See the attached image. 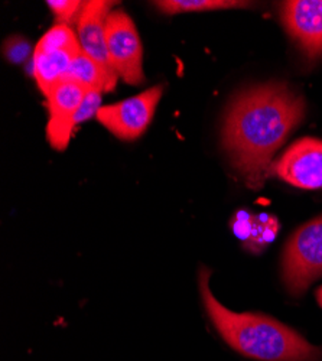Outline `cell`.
Segmentation results:
<instances>
[{
  "instance_id": "6da1fadb",
  "label": "cell",
  "mask_w": 322,
  "mask_h": 361,
  "mask_svg": "<svg viewBox=\"0 0 322 361\" xmlns=\"http://www.w3.org/2000/svg\"><path fill=\"white\" fill-rule=\"evenodd\" d=\"M305 102L286 84L247 88L230 103L223 146L246 184L259 190L276 150L304 118Z\"/></svg>"
},
{
  "instance_id": "7a4b0ae2",
  "label": "cell",
  "mask_w": 322,
  "mask_h": 361,
  "mask_svg": "<svg viewBox=\"0 0 322 361\" xmlns=\"http://www.w3.org/2000/svg\"><path fill=\"white\" fill-rule=\"evenodd\" d=\"M210 272L199 270L198 285L210 319L223 340L240 354L260 361H319L322 350L309 344L297 331L282 322L257 314H237L214 298Z\"/></svg>"
},
{
  "instance_id": "3957f363",
  "label": "cell",
  "mask_w": 322,
  "mask_h": 361,
  "mask_svg": "<svg viewBox=\"0 0 322 361\" xmlns=\"http://www.w3.org/2000/svg\"><path fill=\"white\" fill-rule=\"evenodd\" d=\"M282 274L285 286L297 296L322 276V216L299 227L289 238Z\"/></svg>"
},
{
  "instance_id": "277c9868",
  "label": "cell",
  "mask_w": 322,
  "mask_h": 361,
  "mask_svg": "<svg viewBox=\"0 0 322 361\" xmlns=\"http://www.w3.org/2000/svg\"><path fill=\"white\" fill-rule=\"evenodd\" d=\"M78 37L68 25H55L34 49L32 71L42 94L66 78L74 58L81 52Z\"/></svg>"
},
{
  "instance_id": "5b68a950",
  "label": "cell",
  "mask_w": 322,
  "mask_h": 361,
  "mask_svg": "<svg viewBox=\"0 0 322 361\" xmlns=\"http://www.w3.org/2000/svg\"><path fill=\"white\" fill-rule=\"evenodd\" d=\"M106 45L110 63L126 84L140 85L143 75V48L132 18L114 11L106 20Z\"/></svg>"
},
{
  "instance_id": "8992f818",
  "label": "cell",
  "mask_w": 322,
  "mask_h": 361,
  "mask_svg": "<svg viewBox=\"0 0 322 361\" xmlns=\"http://www.w3.org/2000/svg\"><path fill=\"white\" fill-rule=\"evenodd\" d=\"M162 92V85L151 87L128 100L101 107L96 117L116 137L135 140L151 125Z\"/></svg>"
},
{
  "instance_id": "52a82bcc",
  "label": "cell",
  "mask_w": 322,
  "mask_h": 361,
  "mask_svg": "<svg viewBox=\"0 0 322 361\" xmlns=\"http://www.w3.org/2000/svg\"><path fill=\"white\" fill-rule=\"evenodd\" d=\"M271 172L302 190L322 188V140L315 137L297 140L271 166Z\"/></svg>"
},
{
  "instance_id": "ba28073f",
  "label": "cell",
  "mask_w": 322,
  "mask_h": 361,
  "mask_svg": "<svg viewBox=\"0 0 322 361\" xmlns=\"http://www.w3.org/2000/svg\"><path fill=\"white\" fill-rule=\"evenodd\" d=\"M113 5V2H107V0L85 2L77 20V37L81 49L103 68L111 92L116 88L117 78H119L110 63L106 45V20L111 13L110 11Z\"/></svg>"
},
{
  "instance_id": "9c48e42d",
  "label": "cell",
  "mask_w": 322,
  "mask_h": 361,
  "mask_svg": "<svg viewBox=\"0 0 322 361\" xmlns=\"http://www.w3.org/2000/svg\"><path fill=\"white\" fill-rule=\"evenodd\" d=\"M87 88L75 81L63 80L47 96L49 120L47 137L56 150H64L75 128L74 117L85 97Z\"/></svg>"
},
{
  "instance_id": "30bf717a",
  "label": "cell",
  "mask_w": 322,
  "mask_h": 361,
  "mask_svg": "<svg viewBox=\"0 0 322 361\" xmlns=\"http://www.w3.org/2000/svg\"><path fill=\"white\" fill-rule=\"evenodd\" d=\"M282 20L289 35L311 58L322 54V0L282 4Z\"/></svg>"
},
{
  "instance_id": "8fae6325",
  "label": "cell",
  "mask_w": 322,
  "mask_h": 361,
  "mask_svg": "<svg viewBox=\"0 0 322 361\" xmlns=\"http://www.w3.org/2000/svg\"><path fill=\"white\" fill-rule=\"evenodd\" d=\"M64 80L75 81L87 90H97L100 93L111 92L109 80L103 68L82 51L74 58Z\"/></svg>"
},
{
  "instance_id": "7c38bea8",
  "label": "cell",
  "mask_w": 322,
  "mask_h": 361,
  "mask_svg": "<svg viewBox=\"0 0 322 361\" xmlns=\"http://www.w3.org/2000/svg\"><path fill=\"white\" fill-rule=\"evenodd\" d=\"M155 5L161 12L166 15H177L181 12H202L243 8L249 4L234 2V0H162V2H155Z\"/></svg>"
},
{
  "instance_id": "4fadbf2b",
  "label": "cell",
  "mask_w": 322,
  "mask_h": 361,
  "mask_svg": "<svg viewBox=\"0 0 322 361\" xmlns=\"http://www.w3.org/2000/svg\"><path fill=\"white\" fill-rule=\"evenodd\" d=\"M278 231L279 223L276 217L266 213L253 214L252 231L249 238L244 242V247L253 253H260L273 242L278 235Z\"/></svg>"
},
{
  "instance_id": "5bb4252c",
  "label": "cell",
  "mask_w": 322,
  "mask_h": 361,
  "mask_svg": "<svg viewBox=\"0 0 322 361\" xmlns=\"http://www.w3.org/2000/svg\"><path fill=\"white\" fill-rule=\"evenodd\" d=\"M47 5L54 12L60 25H68L84 6V4L78 0H49Z\"/></svg>"
},
{
  "instance_id": "9a60e30c",
  "label": "cell",
  "mask_w": 322,
  "mask_h": 361,
  "mask_svg": "<svg viewBox=\"0 0 322 361\" xmlns=\"http://www.w3.org/2000/svg\"><path fill=\"white\" fill-rule=\"evenodd\" d=\"M100 104H101V93L97 92V90H87L85 97L74 117V125L77 126L85 122V120H89L90 117L97 116L99 110L101 109Z\"/></svg>"
},
{
  "instance_id": "2e32d148",
  "label": "cell",
  "mask_w": 322,
  "mask_h": 361,
  "mask_svg": "<svg viewBox=\"0 0 322 361\" xmlns=\"http://www.w3.org/2000/svg\"><path fill=\"white\" fill-rule=\"evenodd\" d=\"M5 55L11 63H23L31 55V45L23 38H11L5 45Z\"/></svg>"
},
{
  "instance_id": "e0dca14e",
  "label": "cell",
  "mask_w": 322,
  "mask_h": 361,
  "mask_svg": "<svg viewBox=\"0 0 322 361\" xmlns=\"http://www.w3.org/2000/svg\"><path fill=\"white\" fill-rule=\"evenodd\" d=\"M252 219H253V214H249L247 212H243L242 209V212H237V214L231 220V227L234 234H236L240 240H243V243L250 235Z\"/></svg>"
},
{
  "instance_id": "ac0fdd59",
  "label": "cell",
  "mask_w": 322,
  "mask_h": 361,
  "mask_svg": "<svg viewBox=\"0 0 322 361\" xmlns=\"http://www.w3.org/2000/svg\"><path fill=\"white\" fill-rule=\"evenodd\" d=\"M316 299H318V302H319V305L322 307V286L318 289V292H316Z\"/></svg>"
}]
</instances>
